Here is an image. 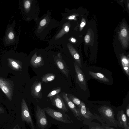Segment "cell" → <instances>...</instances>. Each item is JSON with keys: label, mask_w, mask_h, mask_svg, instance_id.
I'll return each instance as SVG.
<instances>
[{"label": "cell", "mask_w": 129, "mask_h": 129, "mask_svg": "<svg viewBox=\"0 0 129 129\" xmlns=\"http://www.w3.org/2000/svg\"><path fill=\"white\" fill-rule=\"evenodd\" d=\"M122 24L120 28L119 38L122 46L125 47H127L128 43V29L125 24Z\"/></svg>", "instance_id": "obj_7"}, {"label": "cell", "mask_w": 129, "mask_h": 129, "mask_svg": "<svg viewBox=\"0 0 129 129\" xmlns=\"http://www.w3.org/2000/svg\"><path fill=\"white\" fill-rule=\"evenodd\" d=\"M62 93V97L68 106L77 117L81 116L79 109L77 108L75 104L69 99L67 94L64 92Z\"/></svg>", "instance_id": "obj_13"}, {"label": "cell", "mask_w": 129, "mask_h": 129, "mask_svg": "<svg viewBox=\"0 0 129 129\" xmlns=\"http://www.w3.org/2000/svg\"><path fill=\"white\" fill-rule=\"evenodd\" d=\"M90 75L93 78L104 82H109V80L104 75L100 73H95L89 71Z\"/></svg>", "instance_id": "obj_19"}, {"label": "cell", "mask_w": 129, "mask_h": 129, "mask_svg": "<svg viewBox=\"0 0 129 129\" xmlns=\"http://www.w3.org/2000/svg\"><path fill=\"white\" fill-rule=\"evenodd\" d=\"M4 112V109L1 107L0 106V114L3 113Z\"/></svg>", "instance_id": "obj_32"}, {"label": "cell", "mask_w": 129, "mask_h": 129, "mask_svg": "<svg viewBox=\"0 0 129 129\" xmlns=\"http://www.w3.org/2000/svg\"><path fill=\"white\" fill-rule=\"evenodd\" d=\"M7 60L9 65L13 69L17 71L22 70V63L21 61L10 57H8Z\"/></svg>", "instance_id": "obj_15"}, {"label": "cell", "mask_w": 129, "mask_h": 129, "mask_svg": "<svg viewBox=\"0 0 129 129\" xmlns=\"http://www.w3.org/2000/svg\"><path fill=\"white\" fill-rule=\"evenodd\" d=\"M80 111L81 114L87 119H90L92 117L91 113L89 110H86L85 104L82 102L80 107H79Z\"/></svg>", "instance_id": "obj_18"}, {"label": "cell", "mask_w": 129, "mask_h": 129, "mask_svg": "<svg viewBox=\"0 0 129 129\" xmlns=\"http://www.w3.org/2000/svg\"><path fill=\"white\" fill-rule=\"evenodd\" d=\"M36 115L38 126L44 129L48 125V121L45 112L38 106H37Z\"/></svg>", "instance_id": "obj_6"}, {"label": "cell", "mask_w": 129, "mask_h": 129, "mask_svg": "<svg viewBox=\"0 0 129 129\" xmlns=\"http://www.w3.org/2000/svg\"><path fill=\"white\" fill-rule=\"evenodd\" d=\"M69 30V27L68 25H66L63 27L61 30L56 36V38H58L61 37L63 35L68 32Z\"/></svg>", "instance_id": "obj_22"}, {"label": "cell", "mask_w": 129, "mask_h": 129, "mask_svg": "<svg viewBox=\"0 0 129 129\" xmlns=\"http://www.w3.org/2000/svg\"><path fill=\"white\" fill-rule=\"evenodd\" d=\"M101 126L104 129H116L113 128L109 127L106 125H102Z\"/></svg>", "instance_id": "obj_29"}, {"label": "cell", "mask_w": 129, "mask_h": 129, "mask_svg": "<svg viewBox=\"0 0 129 129\" xmlns=\"http://www.w3.org/2000/svg\"><path fill=\"white\" fill-rule=\"evenodd\" d=\"M56 75L52 73H48L44 75L41 78L42 82L48 83L51 82L54 80Z\"/></svg>", "instance_id": "obj_20"}, {"label": "cell", "mask_w": 129, "mask_h": 129, "mask_svg": "<svg viewBox=\"0 0 129 129\" xmlns=\"http://www.w3.org/2000/svg\"><path fill=\"white\" fill-rule=\"evenodd\" d=\"M84 40L86 43H88L90 40V36L88 34H86L85 36Z\"/></svg>", "instance_id": "obj_25"}, {"label": "cell", "mask_w": 129, "mask_h": 129, "mask_svg": "<svg viewBox=\"0 0 129 129\" xmlns=\"http://www.w3.org/2000/svg\"><path fill=\"white\" fill-rule=\"evenodd\" d=\"M71 41L73 43H75L76 41V39L74 38H72L71 39Z\"/></svg>", "instance_id": "obj_34"}, {"label": "cell", "mask_w": 129, "mask_h": 129, "mask_svg": "<svg viewBox=\"0 0 129 129\" xmlns=\"http://www.w3.org/2000/svg\"><path fill=\"white\" fill-rule=\"evenodd\" d=\"M15 23L14 21L7 26L3 39V44L5 47L16 44L18 42L19 36H17L15 30Z\"/></svg>", "instance_id": "obj_1"}, {"label": "cell", "mask_w": 129, "mask_h": 129, "mask_svg": "<svg viewBox=\"0 0 129 129\" xmlns=\"http://www.w3.org/2000/svg\"><path fill=\"white\" fill-rule=\"evenodd\" d=\"M76 16L75 15H72L69 16L68 18V19L69 20L75 19V18Z\"/></svg>", "instance_id": "obj_31"}, {"label": "cell", "mask_w": 129, "mask_h": 129, "mask_svg": "<svg viewBox=\"0 0 129 129\" xmlns=\"http://www.w3.org/2000/svg\"><path fill=\"white\" fill-rule=\"evenodd\" d=\"M67 96L74 104L80 107L82 102L78 99L70 94H67Z\"/></svg>", "instance_id": "obj_21"}, {"label": "cell", "mask_w": 129, "mask_h": 129, "mask_svg": "<svg viewBox=\"0 0 129 129\" xmlns=\"http://www.w3.org/2000/svg\"><path fill=\"white\" fill-rule=\"evenodd\" d=\"M21 117L22 120L30 124L32 129H34V124L26 103L23 98L21 107Z\"/></svg>", "instance_id": "obj_5"}, {"label": "cell", "mask_w": 129, "mask_h": 129, "mask_svg": "<svg viewBox=\"0 0 129 129\" xmlns=\"http://www.w3.org/2000/svg\"><path fill=\"white\" fill-rule=\"evenodd\" d=\"M50 99L52 105L64 112L68 111V109L63 99L59 94H57Z\"/></svg>", "instance_id": "obj_8"}, {"label": "cell", "mask_w": 129, "mask_h": 129, "mask_svg": "<svg viewBox=\"0 0 129 129\" xmlns=\"http://www.w3.org/2000/svg\"><path fill=\"white\" fill-rule=\"evenodd\" d=\"M51 117L58 121L66 123H70L72 122L68 115L64 112H61L49 107L43 109Z\"/></svg>", "instance_id": "obj_2"}, {"label": "cell", "mask_w": 129, "mask_h": 129, "mask_svg": "<svg viewBox=\"0 0 129 129\" xmlns=\"http://www.w3.org/2000/svg\"><path fill=\"white\" fill-rule=\"evenodd\" d=\"M83 19V20H82L80 25V30H81L83 27L85 26L86 24L85 21Z\"/></svg>", "instance_id": "obj_28"}, {"label": "cell", "mask_w": 129, "mask_h": 129, "mask_svg": "<svg viewBox=\"0 0 129 129\" xmlns=\"http://www.w3.org/2000/svg\"><path fill=\"white\" fill-rule=\"evenodd\" d=\"M120 60L123 69L128 76L129 75V59L123 54L120 56Z\"/></svg>", "instance_id": "obj_17"}, {"label": "cell", "mask_w": 129, "mask_h": 129, "mask_svg": "<svg viewBox=\"0 0 129 129\" xmlns=\"http://www.w3.org/2000/svg\"><path fill=\"white\" fill-rule=\"evenodd\" d=\"M12 129H20L18 125L17 124Z\"/></svg>", "instance_id": "obj_33"}, {"label": "cell", "mask_w": 129, "mask_h": 129, "mask_svg": "<svg viewBox=\"0 0 129 129\" xmlns=\"http://www.w3.org/2000/svg\"><path fill=\"white\" fill-rule=\"evenodd\" d=\"M30 63L33 67L36 68H38L44 65L42 58L40 56H37L36 53L31 58Z\"/></svg>", "instance_id": "obj_14"}, {"label": "cell", "mask_w": 129, "mask_h": 129, "mask_svg": "<svg viewBox=\"0 0 129 129\" xmlns=\"http://www.w3.org/2000/svg\"><path fill=\"white\" fill-rule=\"evenodd\" d=\"M42 82L39 81H35L32 84L31 89L32 96L35 99L42 98Z\"/></svg>", "instance_id": "obj_9"}, {"label": "cell", "mask_w": 129, "mask_h": 129, "mask_svg": "<svg viewBox=\"0 0 129 129\" xmlns=\"http://www.w3.org/2000/svg\"><path fill=\"white\" fill-rule=\"evenodd\" d=\"M74 66L76 73V79L79 83L86 87V83L85 76L82 71L75 62Z\"/></svg>", "instance_id": "obj_12"}, {"label": "cell", "mask_w": 129, "mask_h": 129, "mask_svg": "<svg viewBox=\"0 0 129 129\" xmlns=\"http://www.w3.org/2000/svg\"><path fill=\"white\" fill-rule=\"evenodd\" d=\"M126 116L128 117V121H129V105L128 104L126 109Z\"/></svg>", "instance_id": "obj_30"}, {"label": "cell", "mask_w": 129, "mask_h": 129, "mask_svg": "<svg viewBox=\"0 0 129 129\" xmlns=\"http://www.w3.org/2000/svg\"><path fill=\"white\" fill-rule=\"evenodd\" d=\"M118 126L124 129H129V123L127 120L124 111L121 110L118 112L117 115Z\"/></svg>", "instance_id": "obj_11"}, {"label": "cell", "mask_w": 129, "mask_h": 129, "mask_svg": "<svg viewBox=\"0 0 129 129\" xmlns=\"http://www.w3.org/2000/svg\"><path fill=\"white\" fill-rule=\"evenodd\" d=\"M46 23V19H43L40 22V25L41 26H44Z\"/></svg>", "instance_id": "obj_26"}, {"label": "cell", "mask_w": 129, "mask_h": 129, "mask_svg": "<svg viewBox=\"0 0 129 129\" xmlns=\"http://www.w3.org/2000/svg\"><path fill=\"white\" fill-rule=\"evenodd\" d=\"M59 58H55L54 59L55 64L58 69L67 78L68 77L70 70L67 66L66 62L60 58L59 55Z\"/></svg>", "instance_id": "obj_10"}, {"label": "cell", "mask_w": 129, "mask_h": 129, "mask_svg": "<svg viewBox=\"0 0 129 129\" xmlns=\"http://www.w3.org/2000/svg\"><path fill=\"white\" fill-rule=\"evenodd\" d=\"M14 83L11 80L0 77V88L11 101L14 92Z\"/></svg>", "instance_id": "obj_3"}, {"label": "cell", "mask_w": 129, "mask_h": 129, "mask_svg": "<svg viewBox=\"0 0 129 129\" xmlns=\"http://www.w3.org/2000/svg\"><path fill=\"white\" fill-rule=\"evenodd\" d=\"M99 111L106 121L110 123L116 122L118 124L117 121L114 118V112L111 108L106 106H103L99 108Z\"/></svg>", "instance_id": "obj_4"}, {"label": "cell", "mask_w": 129, "mask_h": 129, "mask_svg": "<svg viewBox=\"0 0 129 129\" xmlns=\"http://www.w3.org/2000/svg\"><path fill=\"white\" fill-rule=\"evenodd\" d=\"M89 129H104L101 126H99L98 125L89 126Z\"/></svg>", "instance_id": "obj_27"}, {"label": "cell", "mask_w": 129, "mask_h": 129, "mask_svg": "<svg viewBox=\"0 0 129 129\" xmlns=\"http://www.w3.org/2000/svg\"><path fill=\"white\" fill-rule=\"evenodd\" d=\"M68 48L74 60L79 67L82 68L80 55L76 50L72 46L69 45Z\"/></svg>", "instance_id": "obj_16"}, {"label": "cell", "mask_w": 129, "mask_h": 129, "mask_svg": "<svg viewBox=\"0 0 129 129\" xmlns=\"http://www.w3.org/2000/svg\"><path fill=\"white\" fill-rule=\"evenodd\" d=\"M31 5V3L29 0H24L22 2V7L25 11H27Z\"/></svg>", "instance_id": "obj_24"}, {"label": "cell", "mask_w": 129, "mask_h": 129, "mask_svg": "<svg viewBox=\"0 0 129 129\" xmlns=\"http://www.w3.org/2000/svg\"><path fill=\"white\" fill-rule=\"evenodd\" d=\"M61 89L60 87H58L49 93L47 96V97L51 98L54 96L58 94L61 91Z\"/></svg>", "instance_id": "obj_23"}]
</instances>
